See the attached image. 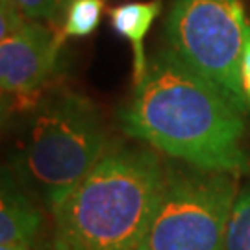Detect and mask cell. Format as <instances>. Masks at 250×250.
Segmentation results:
<instances>
[{
    "instance_id": "obj_8",
    "label": "cell",
    "mask_w": 250,
    "mask_h": 250,
    "mask_svg": "<svg viewBox=\"0 0 250 250\" xmlns=\"http://www.w3.org/2000/svg\"><path fill=\"white\" fill-rule=\"evenodd\" d=\"M161 11V0L146 2H126L119 4L107 11L111 28L117 36L130 41L134 50V83L137 85L143 80L148 62L145 56V37L150 30L152 22Z\"/></svg>"
},
{
    "instance_id": "obj_7",
    "label": "cell",
    "mask_w": 250,
    "mask_h": 250,
    "mask_svg": "<svg viewBox=\"0 0 250 250\" xmlns=\"http://www.w3.org/2000/svg\"><path fill=\"white\" fill-rule=\"evenodd\" d=\"M43 217L37 206L4 172L0 191V245L32 247Z\"/></svg>"
},
{
    "instance_id": "obj_9",
    "label": "cell",
    "mask_w": 250,
    "mask_h": 250,
    "mask_svg": "<svg viewBox=\"0 0 250 250\" xmlns=\"http://www.w3.org/2000/svg\"><path fill=\"white\" fill-rule=\"evenodd\" d=\"M104 0H69L62 28L63 37H87L100 24Z\"/></svg>"
},
{
    "instance_id": "obj_6",
    "label": "cell",
    "mask_w": 250,
    "mask_h": 250,
    "mask_svg": "<svg viewBox=\"0 0 250 250\" xmlns=\"http://www.w3.org/2000/svg\"><path fill=\"white\" fill-rule=\"evenodd\" d=\"M62 39V34H52L34 19L0 37L2 95L21 104L36 99L56 71Z\"/></svg>"
},
{
    "instance_id": "obj_13",
    "label": "cell",
    "mask_w": 250,
    "mask_h": 250,
    "mask_svg": "<svg viewBox=\"0 0 250 250\" xmlns=\"http://www.w3.org/2000/svg\"><path fill=\"white\" fill-rule=\"evenodd\" d=\"M0 250H32L30 247H11V245H0Z\"/></svg>"
},
{
    "instance_id": "obj_2",
    "label": "cell",
    "mask_w": 250,
    "mask_h": 250,
    "mask_svg": "<svg viewBox=\"0 0 250 250\" xmlns=\"http://www.w3.org/2000/svg\"><path fill=\"white\" fill-rule=\"evenodd\" d=\"M169 167L148 145H107L52 211V250H145Z\"/></svg>"
},
{
    "instance_id": "obj_1",
    "label": "cell",
    "mask_w": 250,
    "mask_h": 250,
    "mask_svg": "<svg viewBox=\"0 0 250 250\" xmlns=\"http://www.w3.org/2000/svg\"><path fill=\"white\" fill-rule=\"evenodd\" d=\"M121 119L130 137L189 167L235 176L250 172L245 115L170 50L148 62Z\"/></svg>"
},
{
    "instance_id": "obj_5",
    "label": "cell",
    "mask_w": 250,
    "mask_h": 250,
    "mask_svg": "<svg viewBox=\"0 0 250 250\" xmlns=\"http://www.w3.org/2000/svg\"><path fill=\"white\" fill-rule=\"evenodd\" d=\"M237 191L235 174L169 167L145 250H224Z\"/></svg>"
},
{
    "instance_id": "obj_4",
    "label": "cell",
    "mask_w": 250,
    "mask_h": 250,
    "mask_svg": "<svg viewBox=\"0 0 250 250\" xmlns=\"http://www.w3.org/2000/svg\"><path fill=\"white\" fill-rule=\"evenodd\" d=\"M249 24L243 0H172L165 26L170 52L243 115L250 111L239 78Z\"/></svg>"
},
{
    "instance_id": "obj_11",
    "label": "cell",
    "mask_w": 250,
    "mask_h": 250,
    "mask_svg": "<svg viewBox=\"0 0 250 250\" xmlns=\"http://www.w3.org/2000/svg\"><path fill=\"white\" fill-rule=\"evenodd\" d=\"M28 19H54L67 0H11Z\"/></svg>"
},
{
    "instance_id": "obj_3",
    "label": "cell",
    "mask_w": 250,
    "mask_h": 250,
    "mask_svg": "<svg viewBox=\"0 0 250 250\" xmlns=\"http://www.w3.org/2000/svg\"><path fill=\"white\" fill-rule=\"evenodd\" d=\"M107 148L106 130L87 97L62 91L39 106L28 128L22 161L30 180L56 209Z\"/></svg>"
},
{
    "instance_id": "obj_12",
    "label": "cell",
    "mask_w": 250,
    "mask_h": 250,
    "mask_svg": "<svg viewBox=\"0 0 250 250\" xmlns=\"http://www.w3.org/2000/svg\"><path fill=\"white\" fill-rule=\"evenodd\" d=\"M239 78H241V89L247 102L250 104V24L245 37V46H243L241 65H239Z\"/></svg>"
},
{
    "instance_id": "obj_10",
    "label": "cell",
    "mask_w": 250,
    "mask_h": 250,
    "mask_svg": "<svg viewBox=\"0 0 250 250\" xmlns=\"http://www.w3.org/2000/svg\"><path fill=\"white\" fill-rule=\"evenodd\" d=\"M224 250H250V186L237 191L226 226Z\"/></svg>"
}]
</instances>
